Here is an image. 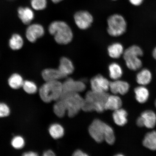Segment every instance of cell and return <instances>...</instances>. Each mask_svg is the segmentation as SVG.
Here are the masks:
<instances>
[{
    "label": "cell",
    "mask_w": 156,
    "mask_h": 156,
    "mask_svg": "<svg viewBox=\"0 0 156 156\" xmlns=\"http://www.w3.org/2000/svg\"><path fill=\"white\" fill-rule=\"evenodd\" d=\"M108 95L107 92H98L92 90L88 91L84 98L82 110L85 112H103L105 110V103Z\"/></svg>",
    "instance_id": "obj_1"
},
{
    "label": "cell",
    "mask_w": 156,
    "mask_h": 156,
    "mask_svg": "<svg viewBox=\"0 0 156 156\" xmlns=\"http://www.w3.org/2000/svg\"><path fill=\"white\" fill-rule=\"evenodd\" d=\"M48 31L58 44H67L73 40V32L69 25L64 21H56L52 22L49 26Z\"/></svg>",
    "instance_id": "obj_2"
},
{
    "label": "cell",
    "mask_w": 156,
    "mask_h": 156,
    "mask_svg": "<svg viewBox=\"0 0 156 156\" xmlns=\"http://www.w3.org/2000/svg\"><path fill=\"white\" fill-rule=\"evenodd\" d=\"M63 93L62 83L58 81L46 82L39 90L41 98L45 103L57 101Z\"/></svg>",
    "instance_id": "obj_3"
},
{
    "label": "cell",
    "mask_w": 156,
    "mask_h": 156,
    "mask_svg": "<svg viewBox=\"0 0 156 156\" xmlns=\"http://www.w3.org/2000/svg\"><path fill=\"white\" fill-rule=\"evenodd\" d=\"M60 99L63 101L69 117L75 116L82 108L84 98L79 93H63Z\"/></svg>",
    "instance_id": "obj_4"
},
{
    "label": "cell",
    "mask_w": 156,
    "mask_h": 156,
    "mask_svg": "<svg viewBox=\"0 0 156 156\" xmlns=\"http://www.w3.org/2000/svg\"><path fill=\"white\" fill-rule=\"evenodd\" d=\"M107 32L110 36L118 37L122 36L126 32L127 23L122 15L115 14L111 15L107 20Z\"/></svg>",
    "instance_id": "obj_5"
},
{
    "label": "cell",
    "mask_w": 156,
    "mask_h": 156,
    "mask_svg": "<svg viewBox=\"0 0 156 156\" xmlns=\"http://www.w3.org/2000/svg\"><path fill=\"white\" fill-rule=\"evenodd\" d=\"M108 124L98 119L93 121L90 126L89 132L90 136L98 143L105 140V134Z\"/></svg>",
    "instance_id": "obj_6"
},
{
    "label": "cell",
    "mask_w": 156,
    "mask_h": 156,
    "mask_svg": "<svg viewBox=\"0 0 156 156\" xmlns=\"http://www.w3.org/2000/svg\"><path fill=\"white\" fill-rule=\"evenodd\" d=\"M74 18L76 25L80 29L83 30L89 28L93 20L90 13L84 11L77 12L74 15Z\"/></svg>",
    "instance_id": "obj_7"
},
{
    "label": "cell",
    "mask_w": 156,
    "mask_h": 156,
    "mask_svg": "<svg viewBox=\"0 0 156 156\" xmlns=\"http://www.w3.org/2000/svg\"><path fill=\"white\" fill-rule=\"evenodd\" d=\"M63 93H77L84 91L86 86L83 81H75L71 78L67 79L62 83Z\"/></svg>",
    "instance_id": "obj_8"
},
{
    "label": "cell",
    "mask_w": 156,
    "mask_h": 156,
    "mask_svg": "<svg viewBox=\"0 0 156 156\" xmlns=\"http://www.w3.org/2000/svg\"><path fill=\"white\" fill-rule=\"evenodd\" d=\"M110 82L101 75L94 77L90 81L91 90L98 92H107L110 87Z\"/></svg>",
    "instance_id": "obj_9"
},
{
    "label": "cell",
    "mask_w": 156,
    "mask_h": 156,
    "mask_svg": "<svg viewBox=\"0 0 156 156\" xmlns=\"http://www.w3.org/2000/svg\"><path fill=\"white\" fill-rule=\"evenodd\" d=\"M44 30L41 25L38 24L29 25L26 32V37L29 42L34 43L44 36Z\"/></svg>",
    "instance_id": "obj_10"
},
{
    "label": "cell",
    "mask_w": 156,
    "mask_h": 156,
    "mask_svg": "<svg viewBox=\"0 0 156 156\" xmlns=\"http://www.w3.org/2000/svg\"><path fill=\"white\" fill-rule=\"evenodd\" d=\"M129 87V84L126 82L118 80L110 82L109 89L114 94H119L123 95L127 93Z\"/></svg>",
    "instance_id": "obj_11"
},
{
    "label": "cell",
    "mask_w": 156,
    "mask_h": 156,
    "mask_svg": "<svg viewBox=\"0 0 156 156\" xmlns=\"http://www.w3.org/2000/svg\"><path fill=\"white\" fill-rule=\"evenodd\" d=\"M42 76L46 82L58 81L65 78L58 69L53 68H48L44 70L42 72Z\"/></svg>",
    "instance_id": "obj_12"
},
{
    "label": "cell",
    "mask_w": 156,
    "mask_h": 156,
    "mask_svg": "<svg viewBox=\"0 0 156 156\" xmlns=\"http://www.w3.org/2000/svg\"><path fill=\"white\" fill-rule=\"evenodd\" d=\"M58 69L66 77L73 73L74 67L71 60L67 58L63 57L60 60Z\"/></svg>",
    "instance_id": "obj_13"
},
{
    "label": "cell",
    "mask_w": 156,
    "mask_h": 156,
    "mask_svg": "<svg viewBox=\"0 0 156 156\" xmlns=\"http://www.w3.org/2000/svg\"><path fill=\"white\" fill-rule=\"evenodd\" d=\"M18 14L19 18L25 25L30 24L34 17V12L29 7H20L18 9Z\"/></svg>",
    "instance_id": "obj_14"
},
{
    "label": "cell",
    "mask_w": 156,
    "mask_h": 156,
    "mask_svg": "<svg viewBox=\"0 0 156 156\" xmlns=\"http://www.w3.org/2000/svg\"><path fill=\"white\" fill-rule=\"evenodd\" d=\"M122 102L120 98L116 95H109L105 104V110L115 111L121 108Z\"/></svg>",
    "instance_id": "obj_15"
},
{
    "label": "cell",
    "mask_w": 156,
    "mask_h": 156,
    "mask_svg": "<svg viewBox=\"0 0 156 156\" xmlns=\"http://www.w3.org/2000/svg\"><path fill=\"white\" fill-rule=\"evenodd\" d=\"M127 112L124 109L120 108L114 111L112 115L113 120L117 125L122 126L127 122Z\"/></svg>",
    "instance_id": "obj_16"
},
{
    "label": "cell",
    "mask_w": 156,
    "mask_h": 156,
    "mask_svg": "<svg viewBox=\"0 0 156 156\" xmlns=\"http://www.w3.org/2000/svg\"><path fill=\"white\" fill-rule=\"evenodd\" d=\"M144 120V126L146 128L152 129L154 127L156 124V115L151 110L145 111L141 116Z\"/></svg>",
    "instance_id": "obj_17"
},
{
    "label": "cell",
    "mask_w": 156,
    "mask_h": 156,
    "mask_svg": "<svg viewBox=\"0 0 156 156\" xmlns=\"http://www.w3.org/2000/svg\"><path fill=\"white\" fill-rule=\"evenodd\" d=\"M152 75L151 71L144 68L140 70L136 76V81L139 84L145 86L151 82Z\"/></svg>",
    "instance_id": "obj_18"
},
{
    "label": "cell",
    "mask_w": 156,
    "mask_h": 156,
    "mask_svg": "<svg viewBox=\"0 0 156 156\" xmlns=\"http://www.w3.org/2000/svg\"><path fill=\"white\" fill-rule=\"evenodd\" d=\"M123 46L122 44L116 42L111 44L108 48V53L111 58H118L123 55L124 51Z\"/></svg>",
    "instance_id": "obj_19"
},
{
    "label": "cell",
    "mask_w": 156,
    "mask_h": 156,
    "mask_svg": "<svg viewBox=\"0 0 156 156\" xmlns=\"http://www.w3.org/2000/svg\"><path fill=\"white\" fill-rule=\"evenodd\" d=\"M143 145L151 151H156V131L150 132L146 134L143 140Z\"/></svg>",
    "instance_id": "obj_20"
},
{
    "label": "cell",
    "mask_w": 156,
    "mask_h": 156,
    "mask_svg": "<svg viewBox=\"0 0 156 156\" xmlns=\"http://www.w3.org/2000/svg\"><path fill=\"white\" fill-rule=\"evenodd\" d=\"M124 59L126 67L132 71H137L142 67V60L140 57L138 56H130Z\"/></svg>",
    "instance_id": "obj_21"
},
{
    "label": "cell",
    "mask_w": 156,
    "mask_h": 156,
    "mask_svg": "<svg viewBox=\"0 0 156 156\" xmlns=\"http://www.w3.org/2000/svg\"><path fill=\"white\" fill-rule=\"evenodd\" d=\"M134 93L136 101L140 103H145L149 98V91L144 86L136 87L134 89Z\"/></svg>",
    "instance_id": "obj_22"
},
{
    "label": "cell",
    "mask_w": 156,
    "mask_h": 156,
    "mask_svg": "<svg viewBox=\"0 0 156 156\" xmlns=\"http://www.w3.org/2000/svg\"><path fill=\"white\" fill-rule=\"evenodd\" d=\"M108 71L110 77L114 80H119L122 75L121 66L116 63H111L109 66Z\"/></svg>",
    "instance_id": "obj_23"
},
{
    "label": "cell",
    "mask_w": 156,
    "mask_h": 156,
    "mask_svg": "<svg viewBox=\"0 0 156 156\" xmlns=\"http://www.w3.org/2000/svg\"><path fill=\"white\" fill-rule=\"evenodd\" d=\"M49 132L51 136L55 139H58L63 137L64 130L63 126L58 123L52 124L49 128Z\"/></svg>",
    "instance_id": "obj_24"
},
{
    "label": "cell",
    "mask_w": 156,
    "mask_h": 156,
    "mask_svg": "<svg viewBox=\"0 0 156 156\" xmlns=\"http://www.w3.org/2000/svg\"><path fill=\"white\" fill-rule=\"evenodd\" d=\"M143 55V51L139 46L132 45L124 50L123 57L124 59L130 56H138L141 57Z\"/></svg>",
    "instance_id": "obj_25"
},
{
    "label": "cell",
    "mask_w": 156,
    "mask_h": 156,
    "mask_svg": "<svg viewBox=\"0 0 156 156\" xmlns=\"http://www.w3.org/2000/svg\"><path fill=\"white\" fill-rule=\"evenodd\" d=\"M24 44V41L20 36L19 34H13L9 42V45L11 49L17 50L23 47Z\"/></svg>",
    "instance_id": "obj_26"
},
{
    "label": "cell",
    "mask_w": 156,
    "mask_h": 156,
    "mask_svg": "<svg viewBox=\"0 0 156 156\" xmlns=\"http://www.w3.org/2000/svg\"><path fill=\"white\" fill-rule=\"evenodd\" d=\"M24 82L22 76L17 73L13 74L8 80L9 87L14 89H19L22 87Z\"/></svg>",
    "instance_id": "obj_27"
},
{
    "label": "cell",
    "mask_w": 156,
    "mask_h": 156,
    "mask_svg": "<svg viewBox=\"0 0 156 156\" xmlns=\"http://www.w3.org/2000/svg\"><path fill=\"white\" fill-rule=\"evenodd\" d=\"M53 109L55 114L59 118H62L65 116L67 112L63 101L60 99L56 101L54 105Z\"/></svg>",
    "instance_id": "obj_28"
},
{
    "label": "cell",
    "mask_w": 156,
    "mask_h": 156,
    "mask_svg": "<svg viewBox=\"0 0 156 156\" xmlns=\"http://www.w3.org/2000/svg\"><path fill=\"white\" fill-rule=\"evenodd\" d=\"M22 87L25 92L29 94H34L37 91V87L36 83L30 81H24Z\"/></svg>",
    "instance_id": "obj_29"
},
{
    "label": "cell",
    "mask_w": 156,
    "mask_h": 156,
    "mask_svg": "<svg viewBox=\"0 0 156 156\" xmlns=\"http://www.w3.org/2000/svg\"><path fill=\"white\" fill-rule=\"evenodd\" d=\"M105 140L109 145H113L115 141L114 130L112 127L109 125L107 126L106 133L105 134Z\"/></svg>",
    "instance_id": "obj_30"
},
{
    "label": "cell",
    "mask_w": 156,
    "mask_h": 156,
    "mask_svg": "<svg viewBox=\"0 0 156 156\" xmlns=\"http://www.w3.org/2000/svg\"><path fill=\"white\" fill-rule=\"evenodd\" d=\"M47 4V0H31V5L33 9L40 11L46 8Z\"/></svg>",
    "instance_id": "obj_31"
},
{
    "label": "cell",
    "mask_w": 156,
    "mask_h": 156,
    "mask_svg": "<svg viewBox=\"0 0 156 156\" xmlns=\"http://www.w3.org/2000/svg\"><path fill=\"white\" fill-rule=\"evenodd\" d=\"M25 140L22 136H16L13 138L11 141V145L15 149H20L24 147Z\"/></svg>",
    "instance_id": "obj_32"
},
{
    "label": "cell",
    "mask_w": 156,
    "mask_h": 156,
    "mask_svg": "<svg viewBox=\"0 0 156 156\" xmlns=\"http://www.w3.org/2000/svg\"><path fill=\"white\" fill-rule=\"evenodd\" d=\"M10 112L9 107L7 104L0 103V118L8 116Z\"/></svg>",
    "instance_id": "obj_33"
},
{
    "label": "cell",
    "mask_w": 156,
    "mask_h": 156,
    "mask_svg": "<svg viewBox=\"0 0 156 156\" xmlns=\"http://www.w3.org/2000/svg\"><path fill=\"white\" fill-rule=\"evenodd\" d=\"M145 1V0H128L130 4L135 7L141 5Z\"/></svg>",
    "instance_id": "obj_34"
},
{
    "label": "cell",
    "mask_w": 156,
    "mask_h": 156,
    "mask_svg": "<svg viewBox=\"0 0 156 156\" xmlns=\"http://www.w3.org/2000/svg\"><path fill=\"white\" fill-rule=\"evenodd\" d=\"M136 124L137 125L140 127H142L144 126V123L143 119L142 118L141 116H140L139 118L137 119L136 120Z\"/></svg>",
    "instance_id": "obj_35"
},
{
    "label": "cell",
    "mask_w": 156,
    "mask_h": 156,
    "mask_svg": "<svg viewBox=\"0 0 156 156\" xmlns=\"http://www.w3.org/2000/svg\"><path fill=\"white\" fill-rule=\"evenodd\" d=\"M73 155L75 156H88L87 154L84 153L83 152L80 150H77L74 152Z\"/></svg>",
    "instance_id": "obj_36"
},
{
    "label": "cell",
    "mask_w": 156,
    "mask_h": 156,
    "mask_svg": "<svg viewBox=\"0 0 156 156\" xmlns=\"http://www.w3.org/2000/svg\"><path fill=\"white\" fill-rule=\"evenodd\" d=\"M54 152L51 150H48L44 152L43 155L44 156H54L55 155Z\"/></svg>",
    "instance_id": "obj_37"
},
{
    "label": "cell",
    "mask_w": 156,
    "mask_h": 156,
    "mask_svg": "<svg viewBox=\"0 0 156 156\" xmlns=\"http://www.w3.org/2000/svg\"><path fill=\"white\" fill-rule=\"evenodd\" d=\"M23 155L24 156H37L38 155V154L35 152L29 151L24 153L23 154Z\"/></svg>",
    "instance_id": "obj_38"
},
{
    "label": "cell",
    "mask_w": 156,
    "mask_h": 156,
    "mask_svg": "<svg viewBox=\"0 0 156 156\" xmlns=\"http://www.w3.org/2000/svg\"><path fill=\"white\" fill-rule=\"evenodd\" d=\"M153 56L154 59L156 60V47H155L153 50Z\"/></svg>",
    "instance_id": "obj_39"
},
{
    "label": "cell",
    "mask_w": 156,
    "mask_h": 156,
    "mask_svg": "<svg viewBox=\"0 0 156 156\" xmlns=\"http://www.w3.org/2000/svg\"><path fill=\"white\" fill-rule=\"evenodd\" d=\"M51 1L55 3H57L60 2L63 0H51Z\"/></svg>",
    "instance_id": "obj_40"
},
{
    "label": "cell",
    "mask_w": 156,
    "mask_h": 156,
    "mask_svg": "<svg viewBox=\"0 0 156 156\" xmlns=\"http://www.w3.org/2000/svg\"><path fill=\"white\" fill-rule=\"evenodd\" d=\"M155 107H156V101H155Z\"/></svg>",
    "instance_id": "obj_41"
},
{
    "label": "cell",
    "mask_w": 156,
    "mask_h": 156,
    "mask_svg": "<svg viewBox=\"0 0 156 156\" xmlns=\"http://www.w3.org/2000/svg\"><path fill=\"white\" fill-rule=\"evenodd\" d=\"M112 1H118V0H112Z\"/></svg>",
    "instance_id": "obj_42"
}]
</instances>
